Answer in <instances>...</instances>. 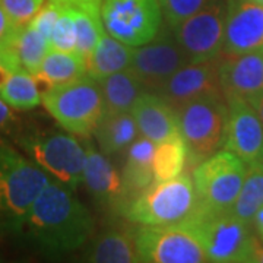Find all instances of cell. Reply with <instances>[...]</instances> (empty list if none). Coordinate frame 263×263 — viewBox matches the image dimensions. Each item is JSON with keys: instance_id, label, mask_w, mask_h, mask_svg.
Masks as SVG:
<instances>
[{"instance_id": "cell-19", "label": "cell", "mask_w": 263, "mask_h": 263, "mask_svg": "<svg viewBox=\"0 0 263 263\" xmlns=\"http://www.w3.org/2000/svg\"><path fill=\"white\" fill-rule=\"evenodd\" d=\"M155 145V142L141 135L127 148V158L122 174L124 206L154 183Z\"/></svg>"}, {"instance_id": "cell-30", "label": "cell", "mask_w": 263, "mask_h": 263, "mask_svg": "<svg viewBox=\"0 0 263 263\" xmlns=\"http://www.w3.org/2000/svg\"><path fill=\"white\" fill-rule=\"evenodd\" d=\"M209 2L211 0H160V5L167 27L174 28L184 19L203 9Z\"/></svg>"}, {"instance_id": "cell-11", "label": "cell", "mask_w": 263, "mask_h": 263, "mask_svg": "<svg viewBox=\"0 0 263 263\" xmlns=\"http://www.w3.org/2000/svg\"><path fill=\"white\" fill-rule=\"evenodd\" d=\"M228 0H211L203 9L171 28L190 63L214 60L222 54Z\"/></svg>"}, {"instance_id": "cell-27", "label": "cell", "mask_w": 263, "mask_h": 263, "mask_svg": "<svg viewBox=\"0 0 263 263\" xmlns=\"http://www.w3.org/2000/svg\"><path fill=\"white\" fill-rule=\"evenodd\" d=\"M263 206V162L247 165L243 187L231 212L245 222H253L256 214Z\"/></svg>"}, {"instance_id": "cell-1", "label": "cell", "mask_w": 263, "mask_h": 263, "mask_svg": "<svg viewBox=\"0 0 263 263\" xmlns=\"http://www.w3.org/2000/svg\"><path fill=\"white\" fill-rule=\"evenodd\" d=\"M25 228L40 252L62 256L84 247L91 240L94 219L73 189L51 180L31 208Z\"/></svg>"}, {"instance_id": "cell-16", "label": "cell", "mask_w": 263, "mask_h": 263, "mask_svg": "<svg viewBox=\"0 0 263 263\" xmlns=\"http://www.w3.org/2000/svg\"><path fill=\"white\" fill-rule=\"evenodd\" d=\"M219 79L226 98L252 100L263 94V50L221 54Z\"/></svg>"}, {"instance_id": "cell-12", "label": "cell", "mask_w": 263, "mask_h": 263, "mask_svg": "<svg viewBox=\"0 0 263 263\" xmlns=\"http://www.w3.org/2000/svg\"><path fill=\"white\" fill-rule=\"evenodd\" d=\"M189 63L168 27V31L162 28L149 43L133 47L129 70L148 92H158L171 76Z\"/></svg>"}, {"instance_id": "cell-15", "label": "cell", "mask_w": 263, "mask_h": 263, "mask_svg": "<svg viewBox=\"0 0 263 263\" xmlns=\"http://www.w3.org/2000/svg\"><path fill=\"white\" fill-rule=\"evenodd\" d=\"M263 50V5L253 0H228L224 54Z\"/></svg>"}, {"instance_id": "cell-35", "label": "cell", "mask_w": 263, "mask_h": 263, "mask_svg": "<svg viewBox=\"0 0 263 263\" xmlns=\"http://www.w3.org/2000/svg\"><path fill=\"white\" fill-rule=\"evenodd\" d=\"M13 120L15 114L12 111V107L0 97V132L5 130Z\"/></svg>"}, {"instance_id": "cell-23", "label": "cell", "mask_w": 263, "mask_h": 263, "mask_svg": "<svg viewBox=\"0 0 263 263\" xmlns=\"http://www.w3.org/2000/svg\"><path fill=\"white\" fill-rule=\"evenodd\" d=\"M103 91L105 113H130L133 105L148 92L129 69L98 81Z\"/></svg>"}, {"instance_id": "cell-24", "label": "cell", "mask_w": 263, "mask_h": 263, "mask_svg": "<svg viewBox=\"0 0 263 263\" xmlns=\"http://www.w3.org/2000/svg\"><path fill=\"white\" fill-rule=\"evenodd\" d=\"M85 260L95 263H136L138 252L135 235L122 231H108L91 245Z\"/></svg>"}, {"instance_id": "cell-38", "label": "cell", "mask_w": 263, "mask_h": 263, "mask_svg": "<svg viewBox=\"0 0 263 263\" xmlns=\"http://www.w3.org/2000/svg\"><path fill=\"white\" fill-rule=\"evenodd\" d=\"M252 263H263V246L257 245L256 250H254V256Z\"/></svg>"}, {"instance_id": "cell-32", "label": "cell", "mask_w": 263, "mask_h": 263, "mask_svg": "<svg viewBox=\"0 0 263 263\" xmlns=\"http://www.w3.org/2000/svg\"><path fill=\"white\" fill-rule=\"evenodd\" d=\"M18 35L10 41H0V92L12 72L22 66L16 50Z\"/></svg>"}, {"instance_id": "cell-31", "label": "cell", "mask_w": 263, "mask_h": 263, "mask_svg": "<svg viewBox=\"0 0 263 263\" xmlns=\"http://www.w3.org/2000/svg\"><path fill=\"white\" fill-rule=\"evenodd\" d=\"M10 21L16 27H27L34 19L41 8L46 5V0H0Z\"/></svg>"}, {"instance_id": "cell-21", "label": "cell", "mask_w": 263, "mask_h": 263, "mask_svg": "<svg viewBox=\"0 0 263 263\" xmlns=\"http://www.w3.org/2000/svg\"><path fill=\"white\" fill-rule=\"evenodd\" d=\"M133 47L122 43L110 34H104L92 53L85 59L86 72L97 81L129 69Z\"/></svg>"}, {"instance_id": "cell-20", "label": "cell", "mask_w": 263, "mask_h": 263, "mask_svg": "<svg viewBox=\"0 0 263 263\" xmlns=\"http://www.w3.org/2000/svg\"><path fill=\"white\" fill-rule=\"evenodd\" d=\"M85 75H88V72L86 62L82 54H79L78 51L50 48L34 76L37 78L40 85H44V92L47 88L72 82Z\"/></svg>"}, {"instance_id": "cell-14", "label": "cell", "mask_w": 263, "mask_h": 263, "mask_svg": "<svg viewBox=\"0 0 263 263\" xmlns=\"http://www.w3.org/2000/svg\"><path fill=\"white\" fill-rule=\"evenodd\" d=\"M228 124L224 149L246 165L263 162V123L253 105L243 98H227Z\"/></svg>"}, {"instance_id": "cell-36", "label": "cell", "mask_w": 263, "mask_h": 263, "mask_svg": "<svg viewBox=\"0 0 263 263\" xmlns=\"http://www.w3.org/2000/svg\"><path fill=\"white\" fill-rule=\"evenodd\" d=\"M252 226H253L254 231H256L257 238L262 241V245H263V206H262V209H260V211L256 214V216H254Z\"/></svg>"}, {"instance_id": "cell-39", "label": "cell", "mask_w": 263, "mask_h": 263, "mask_svg": "<svg viewBox=\"0 0 263 263\" xmlns=\"http://www.w3.org/2000/svg\"><path fill=\"white\" fill-rule=\"evenodd\" d=\"M253 2H257V3H262L263 5V0H253Z\"/></svg>"}, {"instance_id": "cell-2", "label": "cell", "mask_w": 263, "mask_h": 263, "mask_svg": "<svg viewBox=\"0 0 263 263\" xmlns=\"http://www.w3.org/2000/svg\"><path fill=\"white\" fill-rule=\"evenodd\" d=\"M51 179L29 158L0 145V230L21 231L29 211Z\"/></svg>"}, {"instance_id": "cell-33", "label": "cell", "mask_w": 263, "mask_h": 263, "mask_svg": "<svg viewBox=\"0 0 263 263\" xmlns=\"http://www.w3.org/2000/svg\"><path fill=\"white\" fill-rule=\"evenodd\" d=\"M57 18H59V6L54 2L47 0V3L41 8V10L34 16V19L29 24L32 27H35L44 37L47 38L48 41H51V35H53V29L56 25Z\"/></svg>"}, {"instance_id": "cell-10", "label": "cell", "mask_w": 263, "mask_h": 263, "mask_svg": "<svg viewBox=\"0 0 263 263\" xmlns=\"http://www.w3.org/2000/svg\"><path fill=\"white\" fill-rule=\"evenodd\" d=\"M142 263H203L205 250L195 233L184 224L142 226L135 234Z\"/></svg>"}, {"instance_id": "cell-26", "label": "cell", "mask_w": 263, "mask_h": 263, "mask_svg": "<svg viewBox=\"0 0 263 263\" xmlns=\"http://www.w3.org/2000/svg\"><path fill=\"white\" fill-rule=\"evenodd\" d=\"M0 97L12 108L19 111H28L43 103V91L40 89V82L24 66L12 72L0 92Z\"/></svg>"}, {"instance_id": "cell-4", "label": "cell", "mask_w": 263, "mask_h": 263, "mask_svg": "<svg viewBox=\"0 0 263 263\" xmlns=\"http://www.w3.org/2000/svg\"><path fill=\"white\" fill-rule=\"evenodd\" d=\"M199 208L192 176L186 173L149 187L123 208V214L139 226H177L186 222Z\"/></svg>"}, {"instance_id": "cell-22", "label": "cell", "mask_w": 263, "mask_h": 263, "mask_svg": "<svg viewBox=\"0 0 263 263\" xmlns=\"http://www.w3.org/2000/svg\"><path fill=\"white\" fill-rule=\"evenodd\" d=\"M139 135L132 113H105L94 132L97 143L105 155L127 149Z\"/></svg>"}, {"instance_id": "cell-17", "label": "cell", "mask_w": 263, "mask_h": 263, "mask_svg": "<svg viewBox=\"0 0 263 263\" xmlns=\"http://www.w3.org/2000/svg\"><path fill=\"white\" fill-rule=\"evenodd\" d=\"M130 113L142 136L155 143L180 132L177 110L155 92H145L133 105Z\"/></svg>"}, {"instance_id": "cell-34", "label": "cell", "mask_w": 263, "mask_h": 263, "mask_svg": "<svg viewBox=\"0 0 263 263\" xmlns=\"http://www.w3.org/2000/svg\"><path fill=\"white\" fill-rule=\"evenodd\" d=\"M21 27H16L12 21L9 15L6 13V10L3 8L2 2H0V41H10L16 37L21 31Z\"/></svg>"}, {"instance_id": "cell-7", "label": "cell", "mask_w": 263, "mask_h": 263, "mask_svg": "<svg viewBox=\"0 0 263 263\" xmlns=\"http://www.w3.org/2000/svg\"><path fill=\"white\" fill-rule=\"evenodd\" d=\"M29 160L48 176L75 190L84 183L86 148L72 133H27L18 139Z\"/></svg>"}, {"instance_id": "cell-37", "label": "cell", "mask_w": 263, "mask_h": 263, "mask_svg": "<svg viewBox=\"0 0 263 263\" xmlns=\"http://www.w3.org/2000/svg\"><path fill=\"white\" fill-rule=\"evenodd\" d=\"M249 103L253 105L256 113L259 114V117H260V120H262L263 123V94H259L257 97H253L252 100H249Z\"/></svg>"}, {"instance_id": "cell-9", "label": "cell", "mask_w": 263, "mask_h": 263, "mask_svg": "<svg viewBox=\"0 0 263 263\" xmlns=\"http://www.w3.org/2000/svg\"><path fill=\"white\" fill-rule=\"evenodd\" d=\"M101 19L107 34L130 47H139L162 29L160 0H103Z\"/></svg>"}, {"instance_id": "cell-6", "label": "cell", "mask_w": 263, "mask_h": 263, "mask_svg": "<svg viewBox=\"0 0 263 263\" xmlns=\"http://www.w3.org/2000/svg\"><path fill=\"white\" fill-rule=\"evenodd\" d=\"M179 129L187 143V167L193 170L224 149L228 124L226 97H205L177 110Z\"/></svg>"}, {"instance_id": "cell-18", "label": "cell", "mask_w": 263, "mask_h": 263, "mask_svg": "<svg viewBox=\"0 0 263 263\" xmlns=\"http://www.w3.org/2000/svg\"><path fill=\"white\" fill-rule=\"evenodd\" d=\"M84 184L100 205H116L123 200V179L111 161L86 143Z\"/></svg>"}, {"instance_id": "cell-8", "label": "cell", "mask_w": 263, "mask_h": 263, "mask_svg": "<svg viewBox=\"0 0 263 263\" xmlns=\"http://www.w3.org/2000/svg\"><path fill=\"white\" fill-rule=\"evenodd\" d=\"M247 165L235 154L218 151L192 171L199 205L209 211L227 212L234 206L243 187Z\"/></svg>"}, {"instance_id": "cell-28", "label": "cell", "mask_w": 263, "mask_h": 263, "mask_svg": "<svg viewBox=\"0 0 263 263\" xmlns=\"http://www.w3.org/2000/svg\"><path fill=\"white\" fill-rule=\"evenodd\" d=\"M50 48H51L50 41L31 24L19 31L16 50H18L21 65L24 66L29 73L32 75L37 73Z\"/></svg>"}, {"instance_id": "cell-29", "label": "cell", "mask_w": 263, "mask_h": 263, "mask_svg": "<svg viewBox=\"0 0 263 263\" xmlns=\"http://www.w3.org/2000/svg\"><path fill=\"white\" fill-rule=\"evenodd\" d=\"M59 6V18L51 35V48L63 51H76V28L73 10L65 3L51 0Z\"/></svg>"}, {"instance_id": "cell-5", "label": "cell", "mask_w": 263, "mask_h": 263, "mask_svg": "<svg viewBox=\"0 0 263 263\" xmlns=\"http://www.w3.org/2000/svg\"><path fill=\"white\" fill-rule=\"evenodd\" d=\"M43 105L66 132L81 138L94 135L105 114L100 82L89 75L47 88Z\"/></svg>"}, {"instance_id": "cell-13", "label": "cell", "mask_w": 263, "mask_h": 263, "mask_svg": "<svg viewBox=\"0 0 263 263\" xmlns=\"http://www.w3.org/2000/svg\"><path fill=\"white\" fill-rule=\"evenodd\" d=\"M219 57L183 66L155 94L161 95L174 110L205 97H226L219 79Z\"/></svg>"}, {"instance_id": "cell-3", "label": "cell", "mask_w": 263, "mask_h": 263, "mask_svg": "<svg viewBox=\"0 0 263 263\" xmlns=\"http://www.w3.org/2000/svg\"><path fill=\"white\" fill-rule=\"evenodd\" d=\"M184 226L189 227L205 250L208 262L252 263L259 245L250 224L231 211L215 212L199 205Z\"/></svg>"}, {"instance_id": "cell-25", "label": "cell", "mask_w": 263, "mask_h": 263, "mask_svg": "<svg viewBox=\"0 0 263 263\" xmlns=\"http://www.w3.org/2000/svg\"><path fill=\"white\" fill-rule=\"evenodd\" d=\"M187 143L181 133L155 145L154 154V183L165 181L183 174L187 165Z\"/></svg>"}]
</instances>
